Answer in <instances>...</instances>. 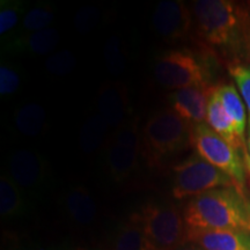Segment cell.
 <instances>
[{
    "label": "cell",
    "instance_id": "cell-1",
    "mask_svg": "<svg viewBox=\"0 0 250 250\" xmlns=\"http://www.w3.org/2000/svg\"><path fill=\"white\" fill-rule=\"evenodd\" d=\"M183 218L188 228L250 232V202L236 187L218 188L190 198Z\"/></svg>",
    "mask_w": 250,
    "mask_h": 250
},
{
    "label": "cell",
    "instance_id": "cell-2",
    "mask_svg": "<svg viewBox=\"0 0 250 250\" xmlns=\"http://www.w3.org/2000/svg\"><path fill=\"white\" fill-rule=\"evenodd\" d=\"M192 124L171 109L155 112L142 130V156L149 167H161L191 144Z\"/></svg>",
    "mask_w": 250,
    "mask_h": 250
},
{
    "label": "cell",
    "instance_id": "cell-3",
    "mask_svg": "<svg viewBox=\"0 0 250 250\" xmlns=\"http://www.w3.org/2000/svg\"><path fill=\"white\" fill-rule=\"evenodd\" d=\"M192 17L198 35L213 46L235 43L248 21V13L243 6L229 0L195 1Z\"/></svg>",
    "mask_w": 250,
    "mask_h": 250
},
{
    "label": "cell",
    "instance_id": "cell-4",
    "mask_svg": "<svg viewBox=\"0 0 250 250\" xmlns=\"http://www.w3.org/2000/svg\"><path fill=\"white\" fill-rule=\"evenodd\" d=\"M133 217L153 250H176L187 242V225L176 206L151 203Z\"/></svg>",
    "mask_w": 250,
    "mask_h": 250
},
{
    "label": "cell",
    "instance_id": "cell-5",
    "mask_svg": "<svg viewBox=\"0 0 250 250\" xmlns=\"http://www.w3.org/2000/svg\"><path fill=\"white\" fill-rule=\"evenodd\" d=\"M191 145L197 154L228 175L237 189L245 192L247 168L239 149L225 142L205 122L192 126Z\"/></svg>",
    "mask_w": 250,
    "mask_h": 250
},
{
    "label": "cell",
    "instance_id": "cell-6",
    "mask_svg": "<svg viewBox=\"0 0 250 250\" xmlns=\"http://www.w3.org/2000/svg\"><path fill=\"white\" fill-rule=\"evenodd\" d=\"M173 170V196L176 199L192 198L218 188L236 187L228 175L198 154L190 155L174 166Z\"/></svg>",
    "mask_w": 250,
    "mask_h": 250
},
{
    "label": "cell",
    "instance_id": "cell-7",
    "mask_svg": "<svg viewBox=\"0 0 250 250\" xmlns=\"http://www.w3.org/2000/svg\"><path fill=\"white\" fill-rule=\"evenodd\" d=\"M107 170L115 182H124L136 171L142 155L138 121H127L115 130L104 146Z\"/></svg>",
    "mask_w": 250,
    "mask_h": 250
},
{
    "label": "cell",
    "instance_id": "cell-8",
    "mask_svg": "<svg viewBox=\"0 0 250 250\" xmlns=\"http://www.w3.org/2000/svg\"><path fill=\"white\" fill-rule=\"evenodd\" d=\"M155 80L161 87L179 90L187 87L208 86V74L201 62L187 50H170L154 64Z\"/></svg>",
    "mask_w": 250,
    "mask_h": 250
},
{
    "label": "cell",
    "instance_id": "cell-9",
    "mask_svg": "<svg viewBox=\"0 0 250 250\" xmlns=\"http://www.w3.org/2000/svg\"><path fill=\"white\" fill-rule=\"evenodd\" d=\"M152 23L162 39L171 42L184 40L191 31L192 12L187 2L181 0H162L156 5Z\"/></svg>",
    "mask_w": 250,
    "mask_h": 250
},
{
    "label": "cell",
    "instance_id": "cell-10",
    "mask_svg": "<svg viewBox=\"0 0 250 250\" xmlns=\"http://www.w3.org/2000/svg\"><path fill=\"white\" fill-rule=\"evenodd\" d=\"M98 114L111 129H120L131 112L127 88L121 81H105L96 96Z\"/></svg>",
    "mask_w": 250,
    "mask_h": 250
},
{
    "label": "cell",
    "instance_id": "cell-11",
    "mask_svg": "<svg viewBox=\"0 0 250 250\" xmlns=\"http://www.w3.org/2000/svg\"><path fill=\"white\" fill-rule=\"evenodd\" d=\"M213 88L208 85L175 90L168 96L171 110L188 123H203L206 121L208 103Z\"/></svg>",
    "mask_w": 250,
    "mask_h": 250
},
{
    "label": "cell",
    "instance_id": "cell-12",
    "mask_svg": "<svg viewBox=\"0 0 250 250\" xmlns=\"http://www.w3.org/2000/svg\"><path fill=\"white\" fill-rule=\"evenodd\" d=\"M9 177L20 189H33L45 180L46 165L43 158L29 149H18L8 159Z\"/></svg>",
    "mask_w": 250,
    "mask_h": 250
},
{
    "label": "cell",
    "instance_id": "cell-13",
    "mask_svg": "<svg viewBox=\"0 0 250 250\" xmlns=\"http://www.w3.org/2000/svg\"><path fill=\"white\" fill-rule=\"evenodd\" d=\"M187 242L204 250H250V232L187 227Z\"/></svg>",
    "mask_w": 250,
    "mask_h": 250
},
{
    "label": "cell",
    "instance_id": "cell-14",
    "mask_svg": "<svg viewBox=\"0 0 250 250\" xmlns=\"http://www.w3.org/2000/svg\"><path fill=\"white\" fill-rule=\"evenodd\" d=\"M206 123L214 132H217L225 142L232 145L234 148L239 149V151L243 148V151L246 152V144L237 137L235 126H234L230 118L228 117L226 111H225L220 99H219L218 94L215 92V87L212 90L210 100H208V103Z\"/></svg>",
    "mask_w": 250,
    "mask_h": 250
},
{
    "label": "cell",
    "instance_id": "cell-15",
    "mask_svg": "<svg viewBox=\"0 0 250 250\" xmlns=\"http://www.w3.org/2000/svg\"><path fill=\"white\" fill-rule=\"evenodd\" d=\"M65 208L72 220L79 225L92 224L98 215V205L89 190L83 186L68 190L65 197Z\"/></svg>",
    "mask_w": 250,
    "mask_h": 250
},
{
    "label": "cell",
    "instance_id": "cell-16",
    "mask_svg": "<svg viewBox=\"0 0 250 250\" xmlns=\"http://www.w3.org/2000/svg\"><path fill=\"white\" fill-rule=\"evenodd\" d=\"M215 92H217L219 99H220L221 104H223L225 111H226L228 117L230 118L234 126H235L237 137L245 143L247 112L241 95L237 93L236 88L234 87V85H232V83H227V85L215 87Z\"/></svg>",
    "mask_w": 250,
    "mask_h": 250
},
{
    "label": "cell",
    "instance_id": "cell-17",
    "mask_svg": "<svg viewBox=\"0 0 250 250\" xmlns=\"http://www.w3.org/2000/svg\"><path fill=\"white\" fill-rule=\"evenodd\" d=\"M109 126L99 114H93L86 118L81 125L79 133V146L85 154H94L99 149L104 148L109 137Z\"/></svg>",
    "mask_w": 250,
    "mask_h": 250
},
{
    "label": "cell",
    "instance_id": "cell-18",
    "mask_svg": "<svg viewBox=\"0 0 250 250\" xmlns=\"http://www.w3.org/2000/svg\"><path fill=\"white\" fill-rule=\"evenodd\" d=\"M59 40V31L50 27L29 35L17 36V39H13L12 44L13 48L18 50H23L37 56H44L51 54L57 48Z\"/></svg>",
    "mask_w": 250,
    "mask_h": 250
},
{
    "label": "cell",
    "instance_id": "cell-19",
    "mask_svg": "<svg viewBox=\"0 0 250 250\" xmlns=\"http://www.w3.org/2000/svg\"><path fill=\"white\" fill-rule=\"evenodd\" d=\"M46 124V112L39 103H28L19 108L14 116V125L21 134L36 137Z\"/></svg>",
    "mask_w": 250,
    "mask_h": 250
},
{
    "label": "cell",
    "instance_id": "cell-20",
    "mask_svg": "<svg viewBox=\"0 0 250 250\" xmlns=\"http://www.w3.org/2000/svg\"><path fill=\"white\" fill-rule=\"evenodd\" d=\"M112 250H153L136 218L131 217L116 234Z\"/></svg>",
    "mask_w": 250,
    "mask_h": 250
},
{
    "label": "cell",
    "instance_id": "cell-21",
    "mask_svg": "<svg viewBox=\"0 0 250 250\" xmlns=\"http://www.w3.org/2000/svg\"><path fill=\"white\" fill-rule=\"evenodd\" d=\"M24 210V201L20 188L8 175L0 177V213L2 218H12Z\"/></svg>",
    "mask_w": 250,
    "mask_h": 250
},
{
    "label": "cell",
    "instance_id": "cell-22",
    "mask_svg": "<svg viewBox=\"0 0 250 250\" xmlns=\"http://www.w3.org/2000/svg\"><path fill=\"white\" fill-rule=\"evenodd\" d=\"M55 20V8L49 2H39L26 12L22 18L21 29L18 36L29 35L37 33L46 28H50V24Z\"/></svg>",
    "mask_w": 250,
    "mask_h": 250
},
{
    "label": "cell",
    "instance_id": "cell-23",
    "mask_svg": "<svg viewBox=\"0 0 250 250\" xmlns=\"http://www.w3.org/2000/svg\"><path fill=\"white\" fill-rule=\"evenodd\" d=\"M23 2L20 0H1L0 2V35L11 33L18 26Z\"/></svg>",
    "mask_w": 250,
    "mask_h": 250
},
{
    "label": "cell",
    "instance_id": "cell-24",
    "mask_svg": "<svg viewBox=\"0 0 250 250\" xmlns=\"http://www.w3.org/2000/svg\"><path fill=\"white\" fill-rule=\"evenodd\" d=\"M104 57L105 64H107V67L110 73L117 76V74H121L125 70L126 58H125L123 49H122L120 37L112 35L108 40L104 46Z\"/></svg>",
    "mask_w": 250,
    "mask_h": 250
},
{
    "label": "cell",
    "instance_id": "cell-25",
    "mask_svg": "<svg viewBox=\"0 0 250 250\" xmlns=\"http://www.w3.org/2000/svg\"><path fill=\"white\" fill-rule=\"evenodd\" d=\"M77 66V58L70 50L55 52L45 62V68L55 76H66Z\"/></svg>",
    "mask_w": 250,
    "mask_h": 250
},
{
    "label": "cell",
    "instance_id": "cell-26",
    "mask_svg": "<svg viewBox=\"0 0 250 250\" xmlns=\"http://www.w3.org/2000/svg\"><path fill=\"white\" fill-rule=\"evenodd\" d=\"M229 73L235 80L237 89L240 90V95L246 103L248 110V133H250V68H247L241 65H230Z\"/></svg>",
    "mask_w": 250,
    "mask_h": 250
},
{
    "label": "cell",
    "instance_id": "cell-27",
    "mask_svg": "<svg viewBox=\"0 0 250 250\" xmlns=\"http://www.w3.org/2000/svg\"><path fill=\"white\" fill-rule=\"evenodd\" d=\"M100 11L95 6H83L74 17V28L79 34H88L99 24Z\"/></svg>",
    "mask_w": 250,
    "mask_h": 250
},
{
    "label": "cell",
    "instance_id": "cell-28",
    "mask_svg": "<svg viewBox=\"0 0 250 250\" xmlns=\"http://www.w3.org/2000/svg\"><path fill=\"white\" fill-rule=\"evenodd\" d=\"M21 86L20 73L14 66L2 62L0 66V95L9 96L17 93Z\"/></svg>",
    "mask_w": 250,
    "mask_h": 250
},
{
    "label": "cell",
    "instance_id": "cell-29",
    "mask_svg": "<svg viewBox=\"0 0 250 250\" xmlns=\"http://www.w3.org/2000/svg\"><path fill=\"white\" fill-rule=\"evenodd\" d=\"M176 250H204L202 249L201 247H198L195 243H191V242H186L184 245H182L180 247V248H177Z\"/></svg>",
    "mask_w": 250,
    "mask_h": 250
},
{
    "label": "cell",
    "instance_id": "cell-30",
    "mask_svg": "<svg viewBox=\"0 0 250 250\" xmlns=\"http://www.w3.org/2000/svg\"><path fill=\"white\" fill-rule=\"evenodd\" d=\"M248 155L245 156V161H246V168L247 170L250 173V133H248Z\"/></svg>",
    "mask_w": 250,
    "mask_h": 250
},
{
    "label": "cell",
    "instance_id": "cell-31",
    "mask_svg": "<svg viewBox=\"0 0 250 250\" xmlns=\"http://www.w3.org/2000/svg\"><path fill=\"white\" fill-rule=\"evenodd\" d=\"M73 250H89V249H87V248H83V247H78V248L73 249Z\"/></svg>",
    "mask_w": 250,
    "mask_h": 250
},
{
    "label": "cell",
    "instance_id": "cell-32",
    "mask_svg": "<svg viewBox=\"0 0 250 250\" xmlns=\"http://www.w3.org/2000/svg\"><path fill=\"white\" fill-rule=\"evenodd\" d=\"M19 250H35V249H29V248H23V249H19Z\"/></svg>",
    "mask_w": 250,
    "mask_h": 250
}]
</instances>
